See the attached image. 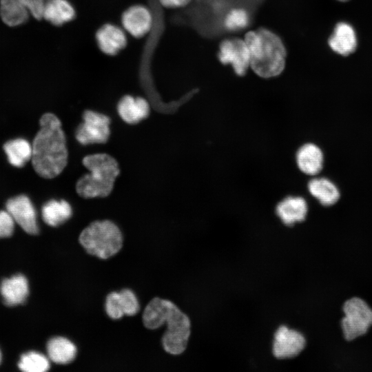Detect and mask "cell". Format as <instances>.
Listing matches in <instances>:
<instances>
[{
	"label": "cell",
	"instance_id": "obj_1",
	"mask_svg": "<svg viewBox=\"0 0 372 372\" xmlns=\"http://www.w3.org/2000/svg\"><path fill=\"white\" fill-rule=\"evenodd\" d=\"M40 129L32 143V163L35 172L45 178L62 172L68 163V151L61 123L52 113L44 114Z\"/></svg>",
	"mask_w": 372,
	"mask_h": 372
},
{
	"label": "cell",
	"instance_id": "obj_2",
	"mask_svg": "<svg viewBox=\"0 0 372 372\" xmlns=\"http://www.w3.org/2000/svg\"><path fill=\"white\" fill-rule=\"evenodd\" d=\"M143 322L149 329H156L167 324V330L162 338L166 352L179 355L186 349L191 333V322L189 317L170 300L153 298L144 310Z\"/></svg>",
	"mask_w": 372,
	"mask_h": 372
},
{
	"label": "cell",
	"instance_id": "obj_3",
	"mask_svg": "<svg viewBox=\"0 0 372 372\" xmlns=\"http://www.w3.org/2000/svg\"><path fill=\"white\" fill-rule=\"evenodd\" d=\"M244 40L249 52L250 68L257 76L271 79L282 73L286 65L287 49L278 34L260 27L247 32Z\"/></svg>",
	"mask_w": 372,
	"mask_h": 372
},
{
	"label": "cell",
	"instance_id": "obj_4",
	"mask_svg": "<svg viewBox=\"0 0 372 372\" xmlns=\"http://www.w3.org/2000/svg\"><path fill=\"white\" fill-rule=\"evenodd\" d=\"M82 163L89 173L76 182V193L84 198L108 196L120 172L117 161L107 154L99 153L85 156Z\"/></svg>",
	"mask_w": 372,
	"mask_h": 372
},
{
	"label": "cell",
	"instance_id": "obj_5",
	"mask_svg": "<svg viewBox=\"0 0 372 372\" xmlns=\"http://www.w3.org/2000/svg\"><path fill=\"white\" fill-rule=\"evenodd\" d=\"M79 242L89 254L107 259L120 251L123 246V236L113 222L96 220L81 231Z\"/></svg>",
	"mask_w": 372,
	"mask_h": 372
},
{
	"label": "cell",
	"instance_id": "obj_6",
	"mask_svg": "<svg viewBox=\"0 0 372 372\" xmlns=\"http://www.w3.org/2000/svg\"><path fill=\"white\" fill-rule=\"evenodd\" d=\"M342 329L347 340L364 335L372 324V309L362 299L353 298L344 304Z\"/></svg>",
	"mask_w": 372,
	"mask_h": 372
},
{
	"label": "cell",
	"instance_id": "obj_7",
	"mask_svg": "<svg viewBox=\"0 0 372 372\" xmlns=\"http://www.w3.org/2000/svg\"><path fill=\"white\" fill-rule=\"evenodd\" d=\"M45 0H0V17L8 26L23 24L31 15L41 19Z\"/></svg>",
	"mask_w": 372,
	"mask_h": 372
},
{
	"label": "cell",
	"instance_id": "obj_8",
	"mask_svg": "<svg viewBox=\"0 0 372 372\" xmlns=\"http://www.w3.org/2000/svg\"><path fill=\"white\" fill-rule=\"evenodd\" d=\"M218 61L230 65L238 76H244L250 68V55L244 39L228 37L220 41L217 52Z\"/></svg>",
	"mask_w": 372,
	"mask_h": 372
},
{
	"label": "cell",
	"instance_id": "obj_9",
	"mask_svg": "<svg viewBox=\"0 0 372 372\" xmlns=\"http://www.w3.org/2000/svg\"><path fill=\"white\" fill-rule=\"evenodd\" d=\"M110 118L101 113L86 110L83 114V122L75 132L77 141L83 145L105 143L110 135Z\"/></svg>",
	"mask_w": 372,
	"mask_h": 372
},
{
	"label": "cell",
	"instance_id": "obj_10",
	"mask_svg": "<svg viewBox=\"0 0 372 372\" xmlns=\"http://www.w3.org/2000/svg\"><path fill=\"white\" fill-rule=\"evenodd\" d=\"M121 21L127 34L139 39L150 32L153 25V15L147 6L135 4L123 12Z\"/></svg>",
	"mask_w": 372,
	"mask_h": 372
},
{
	"label": "cell",
	"instance_id": "obj_11",
	"mask_svg": "<svg viewBox=\"0 0 372 372\" xmlns=\"http://www.w3.org/2000/svg\"><path fill=\"white\" fill-rule=\"evenodd\" d=\"M6 210L16 223L28 234L39 233L37 211L30 199L25 195H19L9 199Z\"/></svg>",
	"mask_w": 372,
	"mask_h": 372
},
{
	"label": "cell",
	"instance_id": "obj_12",
	"mask_svg": "<svg viewBox=\"0 0 372 372\" xmlns=\"http://www.w3.org/2000/svg\"><path fill=\"white\" fill-rule=\"evenodd\" d=\"M305 344L306 340L302 333L282 325L274 333L273 354L278 359L291 358L298 355Z\"/></svg>",
	"mask_w": 372,
	"mask_h": 372
},
{
	"label": "cell",
	"instance_id": "obj_13",
	"mask_svg": "<svg viewBox=\"0 0 372 372\" xmlns=\"http://www.w3.org/2000/svg\"><path fill=\"white\" fill-rule=\"evenodd\" d=\"M96 42L99 50L105 54L114 56L127 45V32L122 27L114 23L102 25L96 32Z\"/></svg>",
	"mask_w": 372,
	"mask_h": 372
},
{
	"label": "cell",
	"instance_id": "obj_14",
	"mask_svg": "<svg viewBox=\"0 0 372 372\" xmlns=\"http://www.w3.org/2000/svg\"><path fill=\"white\" fill-rule=\"evenodd\" d=\"M307 209V202L302 197L289 196L278 203L276 213L283 224L292 226L305 219Z\"/></svg>",
	"mask_w": 372,
	"mask_h": 372
},
{
	"label": "cell",
	"instance_id": "obj_15",
	"mask_svg": "<svg viewBox=\"0 0 372 372\" xmlns=\"http://www.w3.org/2000/svg\"><path fill=\"white\" fill-rule=\"evenodd\" d=\"M330 48L342 56L353 53L357 47V37L353 28L346 22L338 23L328 40Z\"/></svg>",
	"mask_w": 372,
	"mask_h": 372
},
{
	"label": "cell",
	"instance_id": "obj_16",
	"mask_svg": "<svg viewBox=\"0 0 372 372\" xmlns=\"http://www.w3.org/2000/svg\"><path fill=\"white\" fill-rule=\"evenodd\" d=\"M117 111L125 123L136 124L148 116L149 105L143 97L126 95L120 99Z\"/></svg>",
	"mask_w": 372,
	"mask_h": 372
},
{
	"label": "cell",
	"instance_id": "obj_17",
	"mask_svg": "<svg viewBox=\"0 0 372 372\" xmlns=\"http://www.w3.org/2000/svg\"><path fill=\"white\" fill-rule=\"evenodd\" d=\"M0 293L7 306L23 304L29 294L28 280L21 274L6 278L1 283Z\"/></svg>",
	"mask_w": 372,
	"mask_h": 372
},
{
	"label": "cell",
	"instance_id": "obj_18",
	"mask_svg": "<svg viewBox=\"0 0 372 372\" xmlns=\"http://www.w3.org/2000/svg\"><path fill=\"white\" fill-rule=\"evenodd\" d=\"M76 10L69 0H45L42 19L60 26L75 18Z\"/></svg>",
	"mask_w": 372,
	"mask_h": 372
},
{
	"label": "cell",
	"instance_id": "obj_19",
	"mask_svg": "<svg viewBox=\"0 0 372 372\" xmlns=\"http://www.w3.org/2000/svg\"><path fill=\"white\" fill-rule=\"evenodd\" d=\"M296 163L300 170L307 175H316L320 172L323 164L321 149L313 143L302 145L297 151Z\"/></svg>",
	"mask_w": 372,
	"mask_h": 372
},
{
	"label": "cell",
	"instance_id": "obj_20",
	"mask_svg": "<svg viewBox=\"0 0 372 372\" xmlns=\"http://www.w3.org/2000/svg\"><path fill=\"white\" fill-rule=\"evenodd\" d=\"M47 352L49 358L54 363L66 364L74 360L76 347L65 338L55 337L48 342Z\"/></svg>",
	"mask_w": 372,
	"mask_h": 372
},
{
	"label": "cell",
	"instance_id": "obj_21",
	"mask_svg": "<svg viewBox=\"0 0 372 372\" xmlns=\"http://www.w3.org/2000/svg\"><path fill=\"white\" fill-rule=\"evenodd\" d=\"M41 214L46 224L56 227L71 217L72 209L69 203L65 200H50L43 206Z\"/></svg>",
	"mask_w": 372,
	"mask_h": 372
},
{
	"label": "cell",
	"instance_id": "obj_22",
	"mask_svg": "<svg viewBox=\"0 0 372 372\" xmlns=\"http://www.w3.org/2000/svg\"><path fill=\"white\" fill-rule=\"evenodd\" d=\"M308 189L310 194L324 206L333 205L340 197L336 186L324 178L311 179L308 183Z\"/></svg>",
	"mask_w": 372,
	"mask_h": 372
},
{
	"label": "cell",
	"instance_id": "obj_23",
	"mask_svg": "<svg viewBox=\"0 0 372 372\" xmlns=\"http://www.w3.org/2000/svg\"><path fill=\"white\" fill-rule=\"evenodd\" d=\"M3 149L9 163L17 167L24 166L32 158V145L24 138H15L6 143Z\"/></svg>",
	"mask_w": 372,
	"mask_h": 372
},
{
	"label": "cell",
	"instance_id": "obj_24",
	"mask_svg": "<svg viewBox=\"0 0 372 372\" xmlns=\"http://www.w3.org/2000/svg\"><path fill=\"white\" fill-rule=\"evenodd\" d=\"M250 15L243 8H234L229 10L223 19V26L230 32L245 30L249 25Z\"/></svg>",
	"mask_w": 372,
	"mask_h": 372
},
{
	"label": "cell",
	"instance_id": "obj_25",
	"mask_svg": "<svg viewBox=\"0 0 372 372\" xmlns=\"http://www.w3.org/2000/svg\"><path fill=\"white\" fill-rule=\"evenodd\" d=\"M18 366L25 372H45L49 369L50 362L44 355L30 351L21 355Z\"/></svg>",
	"mask_w": 372,
	"mask_h": 372
},
{
	"label": "cell",
	"instance_id": "obj_26",
	"mask_svg": "<svg viewBox=\"0 0 372 372\" xmlns=\"http://www.w3.org/2000/svg\"><path fill=\"white\" fill-rule=\"evenodd\" d=\"M121 303L124 315L134 316L139 311V303L134 292L128 289L119 292Z\"/></svg>",
	"mask_w": 372,
	"mask_h": 372
},
{
	"label": "cell",
	"instance_id": "obj_27",
	"mask_svg": "<svg viewBox=\"0 0 372 372\" xmlns=\"http://www.w3.org/2000/svg\"><path fill=\"white\" fill-rule=\"evenodd\" d=\"M105 311L112 319H119L124 315L120 301L119 292H112L107 295L105 301Z\"/></svg>",
	"mask_w": 372,
	"mask_h": 372
},
{
	"label": "cell",
	"instance_id": "obj_28",
	"mask_svg": "<svg viewBox=\"0 0 372 372\" xmlns=\"http://www.w3.org/2000/svg\"><path fill=\"white\" fill-rule=\"evenodd\" d=\"M14 220L8 211H0V238L10 236L14 228Z\"/></svg>",
	"mask_w": 372,
	"mask_h": 372
},
{
	"label": "cell",
	"instance_id": "obj_29",
	"mask_svg": "<svg viewBox=\"0 0 372 372\" xmlns=\"http://www.w3.org/2000/svg\"><path fill=\"white\" fill-rule=\"evenodd\" d=\"M158 1L164 8L175 9L187 6L192 0H158Z\"/></svg>",
	"mask_w": 372,
	"mask_h": 372
},
{
	"label": "cell",
	"instance_id": "obj_30",
	"mask_svg": "<svg viewBox=\"0 0 372 372\" xmlns=\"http://www.w3.org/2000/svg\"><path fill=\"white\" fill-rule=\"evenodd\" d=\"M338 1H342V2H345V1H349V0H338Z\"/></svg>",
	"mask_w": 372,
	"mask_h": 372
},
{
	"label": "cell",
	"instance_id": "obj_31",
	"mask_svg": "<svg viewBox=\"0 0 372 372\" xmlns=\"http://www.w3.org/2000/svg\"><path fill=\"white\" fill-rule=\"evenodd\" d=\"M1 351H0V363H1Z\"/></svg>",
	"mask_w": 372,
	"mask_h": 372
}]
</instances>
